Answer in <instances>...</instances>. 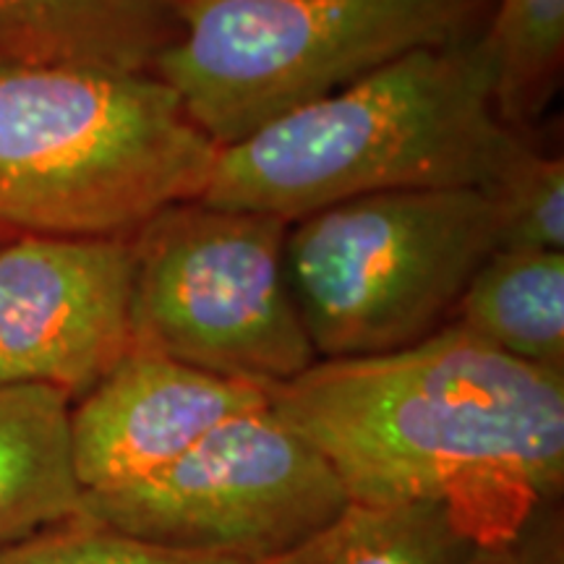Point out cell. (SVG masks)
<instances>
[{
    "mask_svg": "<svg viewBox=\"0 0 564 564\" xmlns=\"http://www.w3.org/2000/svg\"><path fill=\"white\" fill-rule=\"evenodd\" d=\"M449 322L518 361L564 373V251L497 249Z\"/></svg>",
    "mask_w": 564,
    "mask_h": 564,
    "instance_id": "7c38bea8",
    "label": "cell"
},
{
    "mask_svg": "<svg viewBox=\"0 0 564 564\" xmlns=\"http://www.w3.org/2000/svg\"><path fill=\"white\" fill-rule=\"evenodd\" d=\"M348 502L327 457L267 403L144 481L84 494L82 514L167 552L264 564Z\"/></svg>",
    "mask_w": 564,
    "mask_h": 564,
    "instance_id": "52a82bcc",
    "label": "cell"
},
{
    "mask_svg": "<svg viewBox=\"0 0 564 564\" xmlns=\"http://www.w3.org/2000/svg\"><path fill=\"white\" fill-rule=\"evenodd\" d=\"M68 415L55 387L0 384V549L82 514Z\"/></svg>",
    "mask_w": 564,
    "mask_h": 564,
    "instance_id": "8fae6325",
    "label": "cell"
},
{
    "mask_svg": "<svg viewBox=\"0 0 564 564\" xmlns=\"http://www.w3.org/2000/svg\"><path fill=\"white\" fill-rule=\"evenodd\" d=\"M270 403L262 387L133 348L70 403V460L84 494L123 489L186 455L232 415Z\"/></svg>",
    "mask_w": 564,
    "mask_h": 564,
    "instance_id": "9c48e42d",
    "label": "cell"
},
{
    "mask_svg": "<svg viewBox=\"0 0 564 564\" xmlns=\"http://www.w3.org/2000/svg\"><path fill=\"white\" fill-rule=\"evenodd\" d=\"M499 249L486 188H419L337 202L291 223L288 282L319 361L382 356L453 319Z\"/></svg>",
    "mask_w": 564,
    "mask_h": 564,
    "instance_id": "5b68a950",
    "label": "cell"
},
{
    "mask_svg": "<svg viewBox=\"0 0 564 564\" xmlns=\"http://www.w3.org/2000/svg\"><path fill=\"white\" fill-rule=\"evenodd\" d=\"M267 394L350 502L444 505L489 544L562 499L564 373L460 324L382 356L316 361Z\"/></svg>",
    "mask_w": 564,
    "mask_h": 564,
    "instance_id": "6da1fadb",
    "label": "cell"
},
{
    "mask_svg": "<svg viewBox=\"0 0 564 564\" xmlns=\"http://www.w3.org/2000/svg\"><path fill=\"white\" fill-rule=\"evenodd\" d=\"M152 74L212 144L335 95L421 47L476 37L491 0H171Z\"/></svg>",
    "mask_w": 564,
    "mask_h": 564,
    "instance_id": "277c9868",
    "label": "cell"
},
{
    "mask_svg": "<svg viewBox=\"0 0 564 564\" xmlns=\"http://www.w3.org/2000/svg\"><path fill=\"white\" fill-rule=\"evenodd\" d=\"M0 564H243L215 556L167 552L131 539L87 514L63 520L51 528L0 549Z\"/></svg>",
    "mask_w": 564,
    "mask_h": 564,
    "instance_id": "2e32d148",
    "label": "cell"
},
{
    "mask_svg": "<svg viewBox=\"0 0 564 564\" xmlns=\"http://www.w3.org/2000/svg\"><path fill=\"white\" fill-rule=\"evenodd\" d=\"M476 549V535L444 505L348 502L264 564H470Z\"/></svg>",
    "mask_w": 564,
    "mask_h": 564,
    "instance_id": "4fadbf2b",
    "label": "cell"
},
{
    "mask_svg": "<svg viewBox=\"0 0 564 564\" xmlns=\"http://www.w3.org/2000/svg\"><path fill=\"white\" fill-rule=\"evenodd\" d=\"M470 564H564L562 499L539 505L502 539L478 544Z\"/></svg>",
    "mask_w": 564,
    "mask_h": 564,
    "instance_id": "e0dca14e",
    "label": "cell"
},
{
    "mask_svg": "<svg viewBox=\"0 0 564 564\" xmlns=\"http://www.w3.org/2000/svg\"><path fill=\"white\" fill-rule=\"evenodd\" d=\"M291 223L188 199L131 236V337L270 392L319 361L285 270Z\"/></svg>",
    "mask_w": 564,
    "mask_h": 564,
    "instance_id": "8992f818",
    "label": "cell"
},
{
    "mask_svg": "<svg viewBox=\"0 0 564 564\" xmlns=\"http://www.w3.org/2000/svg\"><path fill=\"white\" fill-rule=\"evenodd\" d=\"M499 249L564 251V160L523 141L489 188Z\"/></svg>",
    "mask_w": 564,
    "mask_h": 564,
    "instance_id": "9a60e30c",
    "label": "cell"
},
{
    "mask_svg": "<svg viewBox=\"0 0 564 564\" xmlns=\"http://www.w3.org/2000/svg\"><path fill=\"white\" fill-rule=\"evenodd\" d=\"M6 238H11V232H3V230H0V246H3Z\"/></svg>",
    "mask_w": 564,
    "mask_h": 564,
    "instance_id": "ac0fdd59",
    "label": "cell"
},
{
    "mask_svg": "<svg viewBox=\"0 0 564 564\" xmlns=\"http://www.w3.org/2000/svg\"><path fill=\"white\" fill-rule=\"evenodd\" d=\"M217 147L152 70L0 63V230L131 238L202 199Z\"/></svg>",
    "mask_w": 564,
    "mask_h": 564,
    "instance_id": "3957f363",
    "label": "cell"
},
{
    "mask_svg": "<svg viewBox=\"0 0 564 564\" xmlns=\"http://www.w3.org/2000/svg\"><path fill=\"white\" fill-rule=\"evenodd\" d=\"M523 141L499 118L481 32L408 53L220 147L202 202L295 223L369 194L489 192Z\"/></svg>",
    "mask_w": 564,
    "mask_h": 564,
    "instance_id": "7a4b0ae2",
    "label": "cell"
},
{
    "mask_svg": "<svg viewBox=\"0 0 564 564\" xmlns=\"http://www.w3.org/2000/svg\"><path fill=\"white\" fill-rule=\"evenodd\" d=\"M131 288V238H6L0 384H45L79 400L133 348Z\"/></svg>",
    "mask_w": 564,
    "mask_h": 564,
    "instance_id": "ba28073f",
    "label": "cell"
},
{
    "mask_svg": "<svg viewBox=\"0 0 564 564\" xmlns=\"http://www.w3.org/2000/svg\"><path fill=\"white\" fill-rule=\"evenodd\" d=\"M484 37L499 118L523 131L539 121L562 82L564 0H491Z\"/></svg>",
    "mask_w": 564,
    "mask_h": 564,
    "instance_id": "5bb4252c",
    "label": "cell"
},
{
    "mask_svg": "<svg viewBox=\"0 0 564 564\" xmlns=\"http://www.w3.org/2000/svg\"><path fill=\"white\" fill-rule=\"evenodd\" d=\"M175 32L171 0H0V63L152 70Z\"/></svg>",
    "mask_w": 564,
    "mask_h": 564,
    "instance_id": "30bf717a",
    "label": "cell"
}]
</instances>
